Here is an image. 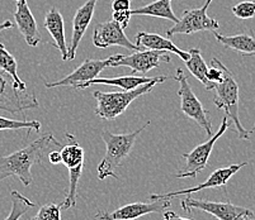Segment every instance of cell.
I'll return each mask as SVG.
<instances>
[{
    "label": "cell",
    "mask_w": 255,
    "mask_h": 220,
    "mask_svg": "<svg viewBox=\"0 0 255 220\" xmlns=\"http://www.w3.org/2000/svg\"><path fill=\"white\" fill-rule=\"evenodd\" d=\"M212 1L213 0H206L201 8L185 9L182 18L166 31V36L173 37L174 34H194L202 31H217L220 28V23L207 14L208 6Z\"/></svg>",
    "instance_id": "52a82bcc"
},
{
    "label": "cell",
    "mask_w": 255,
    "mask_h": 220,
    "mask_svg": "<svg viewBox=\"0 0 255 220\" xmlns=\"http://www.w3.org/2000/svg\"><path fill=\"white\" fill-rule=\"evenodd\" d=\"M135 45L140 50H155V51H166V52L175 53L183 61H187L189 59V52L180 50L174 45L169 38L161 37L156 33H146L140 32L135 37Z\"/></svg>",
    "instance_id": "ac0fdd59"
},
{
    "label": "cell",
    "mask_w": 255,
    "mask_h": 220,
    "mask_svg": "<svg viewBox=\"0 0 255 220\" xmlns=\"http://www.w3.org/2000/svg\"><path fill=\"white\" fill-rule=\"evenodd\" d=\"M18 65L15 59L13 57L10 52L5 48V46L3 43L0 42V70L4 71L5 73H8L14 82L17 84L18 89L20 91H27V84H25L24 81H22L18 76Z\"/></svg>",
    "instance_id": "cb8c5ba5"
},
{
    "label": "cell",
    "mask_w": 255,
    "mask_h": 220,
    "mask_svg": "<svg viewBox=\"0 0 255 220\" xmlns=\"http://www.w3.org/2000/svg\"><path fill=\"white\" fill-rule=\"evenodd\" d=\"M45 28L52 37V46L56 47L61 53V57L64 61H68V48L66 39H65V24L64 18H62L60 10L56 8H51L46 13L45 22H43Z\"/></svg>",
    "instance_id": "e0dca14e"
},
{
    "label": "cell",
    "mask_w": 255,
    "mask_h": 220,
    "mask_svg": "<svg viewBox=\"0 0 255 220\" xmlns=\"http://www.w3.org/2000/svg\"><path fill=\"white\" fill-rule=\"evenodd\" d=\"M48 162L52 164H59L61 163V154H60V149H53L48 152L47 154Z\"/></svg>",
    "instance_id": "d6a6232c"
},
{
    "label": "cell",
    "mask_w": 255,
    "mask_h": 220,
    "mask_svg": "<svg viewBox=\"0 0 255 220\" xmlns=\"http://www.w3.org/2000/svg\"><path fill=\"white\" fill-rule=\"evenodd\" d=\"M83 168H84V164H80V166H76V167L69 168L70 171V178H69V191L68 195L65 198V200L62 201V210H68L74 208L76 205V195H78V185L79 180L82 177Z\"/></svg>",
    "instance_id": "484cf974"
},
{
    "label": "cell",
    "mask_w": 255,
    "mask_h": 220,
    "mask_svg": "<svg viewBox=\"0 0 255 220\" xmlns=\"http://www.w3.org/2000/svg\"><path fill=\"white\" fill-rule=\"evenodd\" d=\"M154 80V77H146V76H120V77H113V78H102V77H96L93 80L88 81L85 84L80 85L78 87V90L88 89L92 85H110V86H117L124 90H133L136 87L141 86L143 84H147L150 81Z\"/></svg>",
    "instance_id": "ffe728a7"
},
{
    "label": "cell",
    "mask_w": 255,
    "mask_h": 220,
    "mask_svg": "<svg viewBox=\"0 0 255 220\" xmlns=\"http://www.w3.org/2000/svg\"><path fill=\"white\" fill-rule=\"evenodd\" d=\"M170 206V200H154L152 203H132L113 212L101 210L96 214L98 220H135L152 213H163Z\"/></svg>",
    "instance_id": "7c38bea8"
},
{
    "label": "cell",
    "mask_w": 255,
    "mask_h": 220,
    "mask_svg": "<svg viewBox=\"0 0 255 220\" xmlns=\"http://www.w3.org/2000/svg\"><path fill=\"white\" fill-rule=\"evenodd\" d=\"M236 18L239 19H253L255 18V0H244L231 8Z\"/></svg>",
    "instance_id": "f1b7e54d"
},
{
    "label": "cell",
    "mask_w": 255,
    "mask_h": 220,
    "mask_svg": "<svg viewBox=\"0 0 255 220\" xmlns=\"http://www.w3.org/2000/svg\"><path fill=\"white\" fill-rule=\"evenodd\" d=\"M93 43L98 48H108L112 46L124 47L131 51H141L125 34V29L115 20L98 24L93 32Z\"/></svg>",
    "instance_id": "5bb4252c"
},
{
    "label": "cell",
    "mask_w": 255,
    "mask_h": 220,
    "mask_svg": "<svg viewBox=\"0 0 255 220\" xmlns=\"http://www.w3.org/2000/svg\"><path fill=\"white\" fill-rule=\"evenodd\" d=\"M61 143L55 140L52 134H45L28 146L15 150L8 156L0 157V181L6 177L19 178L24 186L33 182L32 167L42 162L48 152L59 149Z\"/></svg>",
    "instance_id": "6da1fadb"
},
{
    "label": "cell",
    "mask_w": 255,
    "mask_h": 220,
    "mask_svg": "<svg viewBox=\"0 0 255 220\" xmlns=\"http://www.w3.org/2000/svg\"><path fill=\"white\" fill-rule=\"evenodd\" d=\"M185 66L189 71H191L192 75L197 78L198 81H201L207 90H213L215 84H211L210 81L207 80V71L208 67L206 61L203 60L202 53L199 48H191L189 50V59L185 61Z\"/></svg>",
    "instance_id": "603a6c76"
},
{
    "label": "cell",
    "mask_w": 255,
    "mask_h": 220,
    "mask_svg": "<svg viewBox=\"0 0 255 220\" xmlns=\"http://www.w3.org/2000/svg\"><path fill=\"white\" fill-rule=\"evenodd\" d=\"M163 217H164V220H191V219H185V218L179 217V215H177L174 212H171V210H166V212H164Z\"/></svg>",
    "instance_id": "836d02e7"
},
{
    "label": "cell",
    "mask_w": 255,
    "mask_h": 220,
    "mask_svg": "<svg viewBox=\"0 0 255 220\" xmlns=\"http://www.w3.org/2000/svg\"><path fill=\"white\" fill-rule=\"evenodd\" d=\"M131 17H132L131 9H128V10L113 11V14H112L113 20L117 22L124 29H126L127 27H128V23H129V19H131Z\"/></svg>",
    "instance_id": "4dcf8cb0"
},
{
    "label": "cell",
    "mask_w": 255,
    "mask_h": 220,
    "mask_svg": "<svg viewBox=\"0 0 255 220\" xmlns=\"http://www.w3.org/2000/svg\"><path fill=\"white\" fill-rule=\"evenodd\" d=\"M229 128V118L225 115L222 118V123L220 126L219 131L215 134H212L210 140L207 142L202 143V145L197 146L193 150H191L189 153H183V158L185 161V166L183 170L177 175L178 178H187V177H197L199 172H202L206 167H207L208 159H210L211 153H212L213 147L216 145L217 141L221 138L225 134V132Z\"/></svg>",
    "instance_id": "9c48e42d"
},
{
    "label": "cell",
    "mask_w": 255,
    "mask_h": 220,
    "mask_svg": "<svg viewBox=\"0 0 255 220\" xmlns=\"http://www.w3.org/2000/svg\"><path fill=\"white\" fill-rule=\"evenodd\" d=\"M98 1L99 0H87L85 4H83L76 10L73 19V34H71V41L68 48V61H73L75 59L76 51L80 45V41L87 32V28L92 22Z\"/></svg>",
    "instance_id": "9a60e30c"
},
{
    "label": "cell",
    "mask_w": 255,
    "mask_h": 220,
    "mask_svg": "<svg viewBox=\"0 0 255 220\" xmlns=\"http://www.w3.org/2000/svg\"><path fill=\"white\" fill-rule=\"evenodd\" d=\"M66 140H68V145L60 149V154H61V163L66 166L68 168L76 167L80 164H84L85 152L84 148L79 145L78 140L75 138L73 133L65 134Z\"/></svg>",
    "instance_id": "7402d4cb"
},
{
    "label": "cell",
    "mask_w": 255,
    "mask_h": 220,
    "mask_svg": "<svg viewBox=\"0 0 255 220\" xmlns=\"http://www.w3.org/2000/svg\"><path fill=\"white\" fill-rule=\"evenodd\" d=\"M111 62H112V56L107 57L104 60L88 59L80 66L76 67L73 73H69L68 76H65L64 78L59 81H55V82H46L45 86L47 89L59 86H74L75 89H78L80 85L85 84V82L93 80V78L98 77L99 73L104 69L111 66Z\"/></svg>",
    "instance_id": "4fadbf2b"
},
{
    "label": "cell",
    "mask_w": 255,
    "mask_h": 220,
    "mask_svg": "<svg viewBox=\"0 0 255 220\" xmlns=\"http://www.w3.org/2000/svg\"><path fill=\"white\" fill-rule=\"evenodd\" d=\"M61 210L62 204H46L32 220H61Z\"/></svg>",
    "instance_id": "83f0119b"
},
{
    "label": "cell",
    "mask_w": 255,
    "mask_h": 220,
    "mask_svg": "<svg viewBox=\"0 0 255 220\" xmlns=\"http://www.w3.org/2000/svg\"><path fill=\"white\" fill-rule=\"evenodd\" d=\"M217 61H219V65L224 71V78L213 86V90L216 91L213 103L217 109L224 110L227 118H230V120L235 126L236 132H238L239 138L248 141L250 140V136L255 132V127L252 129H245L240 122V117H239V98H240V95H239L238 81L234 77V73L220 60H217Z\"/></svg>",
    "instance_id": "277c9868"
},
{
    "label": "cell",
    "mask_w": 255,
    "mask_h": 220,
    "mask_svg": "<svg viewBox=\"0 0 255 220\" xmlns=\"http://www.w3.org/2000/svg\"><path fill=\"white\" fill-rule=\"evenodd\" d=\"M15 13L14 19L18 27V31L24 38L25 43L31 47H36L42 41V37L37 27V22L29 9L27 0H14Z\"/></svg>",
    "instance_id": "2e32d148"
},
{
    "label": "cell",
    "mask_w": 255,
    "mask_h": 220,
    "mask_svg": "<svg viewBox=\"0 0 255 220\" xmlns=\"http://www.w3.org/2000/svg\"><path fill=\"white\" fill-rule=\"evenodd\" d=\"M212 67H210L207 71V80L211 84H217L224 78V71H222L221 66L219 65L217 59H212Z\"/></svg>",
    "instance_id": "f546056e"
},
{
    "label": "cell",
    "mask_w": 255,
    "mask_h": 220,
    "mask_svg": "<svg viewBox=\"0 0 255 220\" xmlns=\"http://www.w3.org/2000/svg\"><path fill=\"white\" fill-rule=\"evenodd\" d=\"M170 61V55L166 51L141 50L135 51V53L128 55V56H125L121 53L113 55L110 67H129L132 70L131 75H135L136 73H147L155 67H159L160 64H163V62L169 64Z\"/></svg>",
    "instance_id": "30bf717a"
},
{
    "label": "cell",
    "mask_w": 255,
    "mask_h": 220,
    "mask_svg": "<svg viewBox=\"0 0 255 220\" xmlns=\"http://www.w3.org/2000/svg\"><path fill=\"white\" fill-rule=\"evenodd\" d=\"M128 9H131V0H113V3H112L113 11L128 10Z\"/></svg>",
    "instance_id": "1f68e13d"
},
{
    "label": "cell",
    "mask_w": 255,
    "mask_h": 220,
    "mask_svg": "<svg viewBox=\"0 0 255 220\" xmlns=\"http://www.w3.org/2000/svg\"><path fill=\"white\" fill-rule=\"evenodd\" d=\"M18 129H28V133L31 129L39 132L41 123L37 120H15L0 117V131H18Z\"/></svg>",
    "instance_id": "4316f807"
},
{
    "label": "cell",
    "mask_w": 255,
    "mask_h": 220,
    "mask_svg": "<svg viewBox=\"0 0 255 220\" xmlns=\"http://www.w3.org/2000/svg\"><path fill=\"white\" fill-rule=\"evenodd\" d=\"M149 126L150 122H147L135 132L126 134H113L110 131L102 132V140L106 143V154L97 168L99 180H106L107 177L118 178L116 170L129 156L138 136Z\"/></svg>",
    "instance_id": "7a4b0ae2"
},
{
    "label": "cell",
    "mask_w": 255,
    "mask_h": 220,
    "mask_svg": "<svg viewBox=\"0 0 255 220\" xmlns=\"http://www.w3.org/2000/svg\"><path fill=\"white\" fill-rule=\"evenodd\" d=\"M171 1L173 0H155L147 5L133 9V10H131V13L132 15H149V17L163 18V19H168L175 24L179 18L173 11Z\"/></svg>",
    "instance_id": "44dd1931"
},
{
    "label": "cell",
    "mask_w": 255,
    "mask_h": 220,
    "mask_svg": "<svg viewBox=\"0 0 255 220\" xmlns=\"http://www.w3.org/2000/svg\"><path fill=\"white\" fill-rule=\"evenodd\" d=\"M10 198L11 209L5 220H19L25 213L34 206V204L28 198L23 196L19 191H11Z\"/></svg>",
    "instance_id": "d4e9b609"
},
{
    "label": "cell",
    "mask_w": 255,
    "mask_h": 220,
    "mask_svg": "<svg viewBox=\"0 0 255 220\" xmlns=\"http://www.w3.org/2000/svg\"><path fill=\"white\" fill-rule=\"evenodd\" d=\"M174 78L179 82L178 95L180 98V110L188 118L193 119L199 127H202L208 136H212V123L208 118V112L203 108L202 103L197 99V95L192 90L187 76L184 75L182 69H178Z\"/></svg>",
    "instance_id": "ba28073f"
},
{
    "label": "cell",
    "mask_w": 255,
    "mask_h": 220,
    "mask_svg": "<svg viewBox=\"0 0 255 220\" xmlns=\"http://www.w3.org/2000/svg\"><path fill=\"white\" fill-rule=\"evenodd\" d=\"M213 36L217 42L221 43L225 48L233 50L243 56H255V36L250 33H240L234 36H224V34L213 32Z\"/></svg>",
    "instance_id": "d6986e66"
},
{
    "label": "cell",
    "mask_w": 255,
    "mask_h": 220,
    "mask_svg": "<svg viewBox=\"0 0 255 220\" xmlns=\"http://www.w3.org/2000/svg\"><path fill=\"white\" fill-rule=\"evenodd\" d=\"M247 166V162H243V163L238 164H230V166H226V167L217 168L216 171H213L210 175V177L206 180L203 184H198L196 186L188 187V189L184 190H178V191L173 192H166V194H150L149 199L151 201L154 200H170L173 198H177V196L180 195H191V194H194V192L203 191L206 189H217V187H224L226 186L227 181L235 175L238 171H240L241 168Z\"/></svg>",
    "instance_id": "8fae6325"
},
{
    "label": "cell",
    "mask_w": 255,
    "mask_h": 220,
    "mask_svg": "<svg viewBox=\"0 0 255 220\" xmlns=\"http://www.w3.org/2000/svg\"><path fill=\"white\" fill-rule=\"evenodd\" d=\"M39 103L34 94L20 91L14 80L0 70V110L10 114L23 113L29 109L38 108Z\"/></svg>",
    "instance_id": "8992f818"
},
{
    "label": "cell",
    "mask_w": 255,
    "mask_h": 220,
    "mask_svg": "<svg viewBox=\"0 0 255 220\" xmlns=\"http://www.w3.org/2000/svg\"><path fill=\"white\" fill-rule=\"evenodd\" d=\"M169 78V76H155L154 80L136 87L133 90H125L118 92H104L96 90L93 91V96L97 100L96 114L104 120H113L126 112L129 104L142 95L147 94L154 89V86L163 84Z\"/></svg>",
    "instance_id": "3957f363"
},
{
    "label": "cell",
    "mask_w": 255,
    "mask_h": 220,
    "mask_svg": "<svg viewBox=\"0 0 255 220\" xmlns=\"http://www.w3.org/2000/svg\"><path fill=\"white\" fill-rule=\"evenodd\" d=\"M182 209L192 214L193 209L210 213L220 220H255V214L250 209L234 205L229 201H210L203 199L188 198L180 201Z\"/></svg>",
    "instance_id": "5b68a950"
},
{
    "label": "cell",
    "mask_w": 255,
    "mask_h": 220,
    "mask_svg": "<svg viewBox=\"0 0 255 220\" xmlns=\"http://www.w3.org/2000/svg\"><path fill=\"white\" fill-rule=\"evenodd\" d=\"M11 27H13V23H11L10 20H5V22H3L1 24H0V32L11 28Z\"/></svg>",
    "instance_id": "e575fe53"
}]
</instances>
